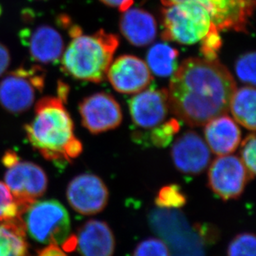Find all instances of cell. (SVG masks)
Masks as SVG:
<instances>
[{"label":"cell","instance_id":"cell-1","mask_svg":"<svg viewBox=\"0 0 256 256\" xmlns=\"http://www.w3.org/2000/svg\"><path fill=\"white\" fill-rule=\"evenodd\" d=\"M236 90L234 78L218 59L189 58L172 76L170 110L191 127L205 126L228 112Z\"/></svg>","mask_w":256,"mask_h":256},{"label":"cell","instance_id":"cell-2","mask_svg":"<svg viewBox=\"0 0 256 256\" xmlns=\"http://www.w3.org/2000/svg\"><path fill=\"white\" fill-rule=\"evenodd\" d=\"M58 97L39 100L32 120L24 126L32 146L42 156L55 162H72L82 152V144L74 134L70 114Z\"/></svg>","mask_w":256,"mask_h":256},{"label":"cell","instance_id":"cell-3","mask_svg":"<svg viewBox=\"0 0 256 256\" xmlns=\"http://www.w3.org/2000/svg\"><path fill=\"white\" fill-rule=\"evenodd\" d=\"M118 36L100 30L93 35L72 38L62 58V69L75 79L100 82L106 78Z\"/></svg>","mask_w":256,"mask_h":256},{"label":"cell","instance_id":"cell-4","mask_svg":"<svg viewBox=\"0 0 256 256\" xmlns=\"http://www.w3.org/2000/svg\"><path fill=\"white\" fill-rule=\"evenodd\" d=\"M20 218L29 236L41 244L58 246L63 244L69 237L70 216L58 200H36Z\"/></svg>","mask_w":256,"mask_h":256},{"label":"cell","instance_id":"cell-5","mask_svg":"<svg viewBox=\"0 0 256 256\" xmlns=\"http://www.w3.org/2000/svg\"><path fill=\"white\" fill-rule=\"evenodd\" d=\"M162 12V36L168 41L192 45L202 41L212 25L210 15L192 1L166 6Z\"/></svg>","mask_w":256,"mask_h":256},{"label":"cell","instance_id":"cell-6","mask_svg":"<svg viewBox=\"0 0 256 256\" xmlns=\"http://www.w3.org/2000/svg\"><path fill=\"white\" fill-rule=\"evenodd\" d=\"M45 80L46 72L40 66L12 70L0 82L1 106L12 114L28 112L34 104L36 90H44Z\"/></svg>","mask_w":256,"mask_h":256},{"label":"cell","instance_id":"cell-7","mask_svg":"<svg viewBox=\"0 0 256 256\" xmlns=\"http://www.w3.org/2000/svg\"><path fill=\"white\" fill-rule=\"evenodd\" d=\"M4 180L18 206L20 216L46 192L48 184L46 172L31 162H18L8 168Z\"/></svg>","mask_w":256,"mask_h":256},{"label":"cell","instance_id":"cell-8","mask_svg":"<svg viewBox=\"0 0 256 256\" xmlns=\"http://www.w3.org/2000/svg\"><path fill=\"white\" fill-rule=\"evenodd\" d=\"M165 6L192 1L202 5L218 30L247 32L256 8V0H161Z\"/></svg>","mask_w":256,"mask_h":256},{"label":"cell","instance_id":"cell-9","mask_svg":"<svg viewBox=\"0 0 256 256\" xmlns=\"http://www.w3.org/2000/svg\"><path fill=\"white\" fill-rule=\"evenodd\" d=\"M248 181L246 170L236 155L219 156L209 168V188L223 200L239 198Z\"/></svg>","mask_w":256,"mask_h":256},{"label":"cell","instance_id":"cell-10","mask_svg":"<svg viewBox=\"0 0 256 256\" xmlns=\"http://www.w3.org/2000/svg\"><path fill=\"white\" fill-rule=\"evenodd\" d=\"M66 198L76 212L82 215H96L106 208L109 190L100 176L82 174L75 176L68 184Z\"/></svg>","mask_w":256,"mask_h":256},{"label":"cell","instance_id":"cell-11","mask_svg":"<svg viewBox=\"0 0 256 256\" xmlns=\"http://www.w3.org/2000/svg\"><path fill=\"white\" fill-rule=\"evenodd\" d=\"M82 126L94 134L104 133L120 126L123 114L114 97L104 92L92 94L79 104Z\"/></svg>","mask_w":256,"mask_h":256},{"label":"cell","instance_id":"cell-12","mask_svg":"<svg viewBox=\"0 0 256 256\" xmlns=\"http://www.w3.org/2000/svg\"><path fill=\"white\" fill-rule=\"evenodd\" d=\"M176 170L190 175H198L210 164V151L205 140L194 131H186L176 138L171 150Z\"/></svg>","mask_w":256,"mask_h":256},{"label":"cell","instance_id":"cell-13","mask_svg":"<svg viewBox=\"0 0 256 256\" xmlns=\"http://www.w3.org/2000/svg\"><path fill=\"white\" fill-rule=\"evenodd\" d=\"M107 78L117 92L124 94H137L146 89L152 76L147 64L140 58L124 55L110 64Z\"/></svg>","mask_w":256,"mask_h":256},{"label":"cell","instance_id":"cell-14","mask_svg":"<svg viewBox=\"0 0 256 256\" xmlns=\"http://www.w3.org/2000/svg\"><path fill=\"white\" fill-rule=\"evenodd\" d=\"M170 112L168 92L166 89H148L130 100V112L134 124L140 128H154L167 118Z\"/></svg>","mask_w":256,"mask_h":256},{"label":"cell","instance_id":"cell-15","mask_svg":"<svg viewBox=\"0 0 256 256\" xmlns=\"http://www.w3.org/2000/svg\"><path fill=\"white\" fill-rule=\"evenodd\" d=\"M76 248L82 256H113L116 250L114 233L109 225L100 220H90L79 229Z\"/></svg>","mask_w":256,"mask_h":256},{"label":"cell","instance_id":"cell-16","mask_svg":"<svg viewBox=\"0 0 256 256\" xmlns=\"http://www.w3.org/2000/svg\"><path fill=\"white\" fill-rule=\"evenodd\" d=\"M204 134L210 151L218 156H226L234 152L242 140L239 126L226 114L206 124Z\"/></svg>","mask_w":256,"mask_h":256},{"label":"cell","instance_id":"cell-17","mask_svg":"<svg viewBox=\"0 0 256 256\" xmlns=\"http://www.w3.org/2000/svg\"><path fill=\"white\" fill-rule=\"evenodd\" d=\"M120 31L132 45L142 46L154 40L157 24L154 18L145 10L128 8L121 17Z\"/></svg>","mask_w":256,"mask_h":256},{"label":"cell","instance_id":"cell-18","mask_svg":"<svg viewBox=\"0 0 256 256\" xmlns=\"http://www.w3.org/2000/svg\"><path fill=\"white\" fill-rule=\"evenodd\" d=\"M28 48L32 60L49 64L62 56L64 42L58 30L49 25H41L29 36Z\"/></svg>","mask_w":256,"mask_h":256},{"label":"cell","instance_id":"cell-19","mask_svg":"<svg viewBox=\"0 0 256 256\" xmlns=\"http://www.w3.org/2000/svg\"><path fill=\"white\" fill-rule=\"evenodd\" d=\"M28 246L21 218L0 223V256H28Z\"/></svg>","mask_w":256,"mask_h":256},{"label":"cell","instance_id":"cell-20","mask_svg":"<svg viewBox=\"0 0 256 256\" xmlns=\"http://www.w3.org/2000/svg\"><path fill=\"white\" fill-rule=\"evenodd\" d=\"M256 89L250 86L236 90L230 102L234 120L252 131L256 130Z\"/></svg>","mask_w":256,"mask_h":256},{"label":"cell","instance_id":"cell-21","mask_svg":"<svg viewBox=\"0 0 256 256\" xmlns=\"http://www.w3.org/2000/svg\"><path fill=\"white\" fill-rule=\"evenodd\" d=\"M178 52L166 44L152 46L148 52L147 62L150 70L158 76H170L176 69Z\"/></svg>","mask_w":256,"mask_h":256},{"label":"cell","instance_id":"cell-22","mask_svg":"<svg viewBox=\"0 0 256 256\" xmlns=\"http://www.w3.org/2000/svg\"><path fill=\"white\" fill-rule=\"evenodd\" d=\"M186 202V195L176 184L162 186L155 198L156 205L162 208H182Z\"/></svg>","mask_w":256,"mask_h":256},{"label":"cell","instance_id":"cell-23","mask_svg":"<svg viewBox=\"0 0 256 256\" xmlns=\"http://www.w3.org/2000/svg\"><path fill=\"white\" fill-rule=\"evenodd\" d=\"M180 130L178 121L175 118L161 124L154 128L150 134V141L156 147L164 148L171 144L174 136Z\"/></svg>","mask_w":256,"mask_h":256},{"label":"cell","instance_id":"cell-24","mask_svg":"<svg viewBox=\"0 0 256 256\" xmlns=\"http://www.w3.org/2000/svg\"><path fill=\"white\" fill-rule=\"evenodd\" d=\"M256 236L249 232L237 234L228 246V256H256Z\"/></svg>","mask_w":256,"mask_h":256},{"label":"cell","instance_id":"cell-25","mask_svg":"<svg viewBox=\"0 0 256 256\" xmlns=\"http://www.w3.org/2000/svg\"><path fill=\"white\" fill-rule=\"evenodd\" d=\"M20 218V209L6 184L0 182V222Z\"/></svg>","mask_w":256,"mask_h":256},{"label":"cell","instance_id":"cell-26","mask_svg":"<svg viewBox=\"0 0 256 256\" xmlns=\"http://www.w3.org/2000/svg\"><path fill=\"white\" fill-rule=\"evenodd\" d=\"M237 76L242 82L256 85V52H248L238 59L236 65Z\"/></svg>","mask_w":256,"mask_h":256},{"label":"cell","instance_id":"cell-27","mask_svg":"<svg viewBox=\"0 0 256 256\" xmlns=\"http://www.w3.org/2000/svg\"><path fill=\"white\" fill-rule=\"evenodd\" d=\"M256 136L250 134L242 141L240 148L242 161L246 170L249 180L254 179L256 175Z\"/></svg>","mask_w":256,"mask_h":256},{"label":"cell","instance_id":"cell-28","mask_svg":"<svg viewBox=\"0 0 256 256\" xmlns=\"http://www.w3.org/2000/svg\"><path fill=\"white\" fill-rule=\"evenodd\" d=\"M133 256H171V253L162 240L148 238L136 246Z\"/></svg>","mask_w":256,"mask_h":256},{"label":"cell","instance_id":"cell-29","mask_svg":"<svg viewBox=\"0 0 256 256\" xmlns=\"http://www.w3.org/2000/svg\"><path fill=\"white\" fill-rule=\"evenodd\" d=\"M222 41L218 34V28L212 24L206 36L202 40L200 52L206 59L216 60L218 58V52L222 46Z\"/></svg>","mask_w":256,"mask_h":256},{"label":"cell","instance_id":"cell-30","mask_svg":"<svg viewBox=\"0 0 256 256\" xmlns=\"http://www.w3.org/2000/svg\"><path fill=\"white\" fill-rule=\"evenodd\" d=\"M11 62L10 50L0 42V76L8 70Z\"/></svg>","mask_w":256,"mask_h":256},{"label":"cell","instance_id":"cell-31","mask_svg":"<svg viewBox=\"0 0 256 256\" xmlns=\"http://www.w3.org/2000/svg\"><path fill=\"white\" fill-rule=\"evenodd\" d=\"M104 4L110 7L118 8V10L124 12L130 8L133 0H100Z\"/></svg>","mask_w":256,"mask_h":256},{"label":"cell","instance_id":"cell-32","mask_svg":"<svg viewBox=\"0 0 256 256\" xmlns=\"http://www.w3.org/2000/svg\"><path fill=\"white\" fill-rule=\"evenodd\" d=\"M38 256H66L56 244H48L38 252Z\"/></svg>","mask_w":256,"mask_h":256},{"label":"cell","instance_id":"cell-33","mask_svg":"<svg viewBox=\"0 0 256 256\" xmlns=\"http://www.w3.org/2000/svg\"><path fill=\"white\" fill-rule=\"evenodd\" d=\"M18 162H20L18 156L16 152H14L12 150H8V151L5 152L2 158V164L4 165L5 167H7L8 168L16 164Z\"/></svg>","mask_w":256,"mask_h":256},{"label":"cell","instance_id":"cell-34","mask_svg":"<svg viewBox=\"0 0 256 256\" xmlns=\"http://www.w3.org/2000/svg\"><path fill=\"white\" fill-rule=\"evenodd\" d=\"M69 86L65 83L59 82H58V98L64 103L68 100V94H69Z\"/></svg>","mask_w":256,"mask_h":256},{"label":"cell","instance_id":"cell-35","mask_svg":"<svg viewBox=\"0 0 256 256\" xmlns=\"http://www.w3.org/2000/svg\"><path fill=\"white\" fill-rule=\"evenodd\" d=\"M2 6H1V4H0V15L2 14Z\"/></svg>","mask_w":256,"mask_h":256}]
</instances>
